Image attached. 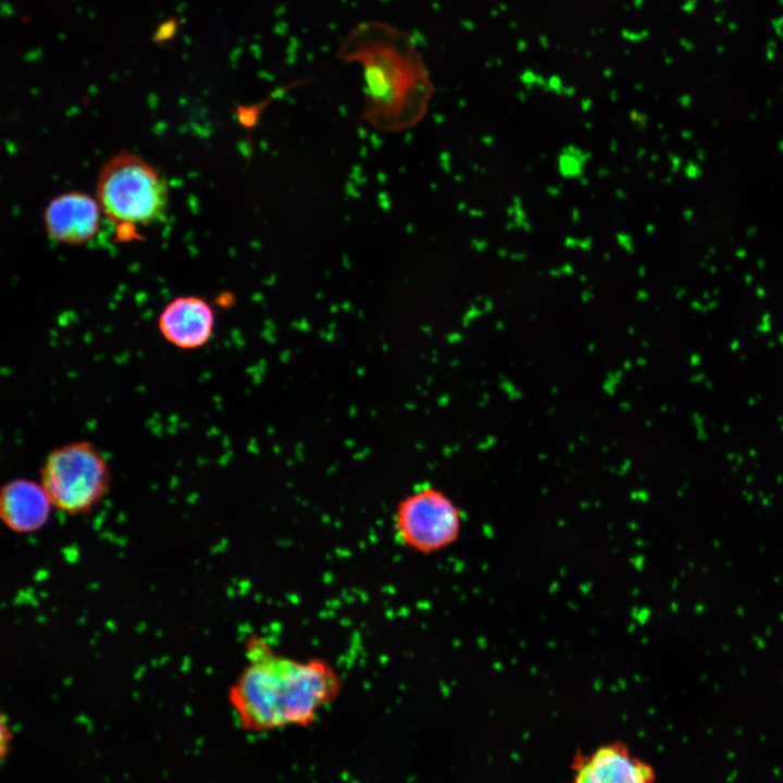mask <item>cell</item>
Masks as SVG:
<instances>
[{
	"label": "cell",
	"instance_id": "9",
	"mask_svg": "<svg viewBox=\"0 0 783 783\" xmlns=\"http://www.w3.org/2000/svg\"><path fill=\"white\" fill-rule=\"evenodd\" d=\"M52 508L40 482L20 477L2 485L0 517L12 532L27 534L39 531L49 521Z\"/></svg>",
	"mask_w": 783,
	"mask_h": 783
},
{
	"label": "cell",
	"instance_id": "2",
	"mask_svg": "<svg viewBox=\"0 0 783 783\" xmlns=\"http://www.w3.org/2000/svg\"><path fill=\"white\" fill-rule=\"evenodd\" d=\"M337 57L362 67L365 102L361 119L370 125L395 133L422 119L433 88L408 33L378 20L361 22L345 36Z\"/></svg>",
	"mask_w": 783,
	"mask_h": 783
},
{
	"label": "cell",
	"instance_id": "8",
	"mask_svg": "<svg viewBox=\"0 0 783 783\" xmlns=\"http://www.w3.org/2000/svg\"><path fill=\"white\" fill-rule=\"evenodd\" d=\"M211 304L195 295L178 296L167 302L158 318L162 337L172 346L194 350L204 346L214 332Z\"/></svg>",
	"mask_w": 783,
	"mask_h": 783
},
{
	"label": "cell",
	"instance_id": "6",
	"mask_svg": "<svg viewBox=\"0 0 783 783\" xmlns=\"http://www.w3.org/2000/svg\"><path fill=\"white\" fill-rule=\"evenodd\" d=\"M568 783H655L651 763L635 755L622 741L602 743L571 758Z\"/></svg>",
	"mask_w": 783,
	"mask_h": 783
},
{
	"label": "cell",
	"instance_id": "3",
	"mask_svg": "<svg viewBox=\"0 0 783 783\" xmlns=\"http://www.w3.org/2000/svg\"><path fill=\"white\" fill-rule=\"evenodd\" d=\"M96 192L102 213L116 226L122 241L138 239L137 226L166 217L170 200L166 178L133 152L120 151L102 165Z\"/></svg>",
	"mask_w": 783,
	"mask_h": 783
},
{
	"label": "cell",
	"instance_id": "5",
	"mask_svg": "<svg viewBox=\"0 0 783 783\" xmlns=\"http://www.w3.org/2000/svg\"><path fill=\"white\" fill-rule=\"evenodd\" d=\"M393 522L401 546L420 555H433L459 539L462 511L444 490L425 484L400 499Z\"/></svg>",
	"mask_w": 783,
	"mask_h": 783
},
{
	"label": "cell",
	"instance_id": "1",
	"mask_svg": "<svg viewBox=\"0 0 783 783\" xmlns=\"http://www.w3.org/2000/svg\"><path fill=\"white\" fill-rule=\"evenodd\" d=\"M244 652L245 664L228 700L245 730L306 728L343 688L337 669L322 657L294 658L258 634L246 638Z\"/></svg>",
	"mask_w": 783,
	"mask_h": 783
},
{
	"label": "cell",
	"instance_id": "7",
	"mask_svg": "<svg viewBox=\"0 0 783 783\" xmlns=\"http://www.w3.org/2000/svg\"><path fill=\"white\" fill-rule=\"evenodd\" d=\"M101 207L94 197L82 191L55 196L44 211L48 237L57 244L79 246L91 240L100 228Z\"/></svg>",
	"mask_w": 783,
	"mask_h": 783
},
{
	"label": "cell",
	"instance_id": "4",
	"mask_svg": "<svg viewBox=\"0 0 783 783\" xmlns=\"http://www.w3.org/2000/svg\"><path fill=\"white\" fill-rule=\"evenodd\" d=\"M39 474L53 508L72 515L91 511L108 493L111 481L105 458L88 440L53 448Z\"/></svg>",
	"mask_w": 783,
	"mask_h": 783
}]
</instances>
